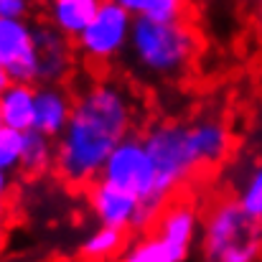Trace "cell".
Listing matches in <instances>:
<instances>
[{"mask_svg": "<svg viewBox=\"0 0 262 262\" xmlns=\"http://www.w3.org/2000/svg\"><path fill=\"white\" fill-rule=\"evenodd\" d=\"M51 166V150L46 143V135L38 130H26L23 135V153H20V168L28 178L43 173Z\"/></svg>", "mask_w": 262, "mask_h": 262, "instance_id": "14", "label": "cell"}, {"mask_svg": "<svg viewBox=\"0 0 262 262\" xmlns=\"http://www.w3.org/2000/svg\"><path fill=\"white\" fill-rule=\"evenodd\" d=\"M0 127H3V112H0Z\"/></svg>", "mask_w": 262, "mask_h": 262, "instance_id": "24", "label": "cell"}, {"mask_svg": "<svg viewBox=\"0 0 262 262\" xmlns=\"http://www.w3.org/2000/svg\"><path fill=\"white\" fill-rule=\"evenodd\" d=\"M115 3H120V5H122L125 10H130V13H133V10H135V13H143V10L150 5V0H115Z\"/></svg>", "mask_w": 262, "mask_h": 262, "instance_id": "18", "label": "cell"}, {"mask_svg": "<svg viewBox=\"0 0 262 262\" xmlns=\"http://www.w3.org/2000/svg\"><path fill=\"white\" fill-rule=\"evenodd\" d=\"M257 20H260V28H262V5H260V13H257Z\"/></svg>", "mask_w": 262, "mask_h": 262, "instance_id": "22", "label": "cell"}, {"mask_svg": "<svg viewBox=\"0 0 262 262\" xmlns=\"http://www.w3.org/2000/svg\"><path fill=\"white\" fill-rule=\"evenodd\" d=\"M204 255L224 262L257 260L262 255V222L245 211L239 199H216L206 214Z\"/></svg>", "mask_w": 262, "mask_h": 262, "instance_id": "2", "label": "cell"}, {"mask_svg": "<svg viewBox=\"0 0 262 262\" xmlns=\"http://www.w3.org/2000/svg\"><path fill=\"white\" fill-rule=\"evenodd\" d=\"M133 41H135V51L140 61L150 72H158V74L181 72L183 67L193 61V54L199 49V38H196V28L191 18L161 23L143 15L135 23Z\"/></svg>", "mask_w": 262, "mask_h": 262, "instance_id": "4", "label": "cell"}, {"mask_svg": "<svg viewBox=\"0 0 262 262\" xmlns=\"http://www.w3.org/2000/svg\"><path fill=\"white\" fill-rule=\"evenodd\" d=\"M89 201H92V209L97 211V216L110 224V227H122V229H130L133 232V222H135V214H138V204L140 199L104 178L99 181H92L89 186Z\"/></svg>", "mask_w": 262, "mask_h": 262, "instance_id": "8", "label": "cell"}, {"mask_svg": "<svg viewBox=\"0 0 262 262\" xmlns=\"http://www.w3.org/2000/svg\"><path fill=\"white\" fill-rule=\"evenodd\" d=\"M193 229H196L193 201L188 199L186 188H178L173 196H168V201L161 206L156 219L148 224L145 234L163 245V250L168 255V262H178L188 255V247H191V239H193Z\"/></svg>", "mask_w": 262, "mask_h": 262, "instance_id": "5", "label": "cell"}, {"mask_svg": "<svg viewBox=\"0 0 262 262\" xmlns=\"http://www.w3.org/2000/svg\"><path fill=\"white\" fill-rule=\"evenodd\" d=\"M127 242H130V229L104 224L97 234H92L82 245L79 257L82 260H112V257H120L122 250H127Z\"/></svg>", "mask_w": 262, "mask_h": 262, "instance_id": "13", "label": "cell"}, {"mask_svg": "<svg viewBox=\"0 0 262 262\" xmlns=\"http://www.w3.org/2000/svg\"><path fill=\"white\" fill-rule=\"evenodd\" d=\"M3 245H5V242H3V234H0V252H3Z\"/></svg>", "mask_w": 262, "mask_h": 262, "instance_id": "23", "label": "cell"}, {"mask_svg": "<svg viewBox=\"0 0 262 262\" xmlns=\"http://www.w3.org/2000/svg\"><path fill=\"white\" fill-rule=\"evenodd\" d=\"M102 0H54V23L67 36H79L97 15Z\"/></svg>", "mask_w": 262, "mask_h": 262, "instance_id": "12", "label": "cell"}, {"mask_svg": "<svg viewBox=\"0 0 262 262\" xmlns=\"http://www.w3.org/2000/svg\"><path fill=\"white\" fill-rule=\"evenodd\" d=\"M5 214H8V199H0V224H3Z\"/></svg>", "mask_w": 262, "mask_h": 262, "instance_id": "20", "label": "cell"}, {"mask_svg": "<svg viewBox=\"0 0 262 262\" xmlns=\"http://www.w3.org/2000/svg\"><path fill=\"white\" fill-rule=\"evenodd\" d=\"M23 130H15V127H8L3 125L0 127V168H13L15 163H20V153H23Z\"/></svg>", "mask_w": 262, "mask_h": 262, "instance_id": "15", "label": "cell"}, {"mask_svg": "<svg viewBox=\"0 0 262 262\" xmlns=\"http://www.w3.org/2000/svg\"><path fill=\"white\" fill-rule=\"evenodd\" d=\"M0 64L13 82H38V54L33 33L18 18H0Z\"/></svg>", "mask_w": 262, "mask_h": 262, "instance_id": "7", "label": "cell"}, {"mask_svg": "<svg viewBox=\"0 0 262 262\" xmlns=\"http://www.w3.org/2000/svg\"><path fill=\"white\" fill-rule=\"evenodd\" d=\"M72 117V102L51 87L36 92L33 99V130L43 135H56Z\"/></svg>", "mask_w": 262, "mask_h": 262, "instance_id": "9", "label": "cell"}, {"mask_svg": "<svg viewBox=\"0 0 262 262\" xmlns=\"http://www.w3.org/2000/svg\"><path fill=\"white\" fill-rule=\"evenodd\" d=\"M5 186L8 183H5V176H3V168H0V199H5V191H8Z\"/></svg>", "mask_w": 262, "mask_h": 262, "instance_id": "21", "label": "cell"}, {"mask_svg": "<svg viewBox=\"0 0 262 262\" xmlns=\"http://www.w3.org/2000/svg\"><path fill=\"white\" fill-rule=\"evenodd\" d=\"M239 204L245 206V211L250 216H255L257 222H262V168L250 178L245 193L239 196Z\"/></svg>", "mask_w": 262, "mask_h": 262, "instance_id": "16", "label": "cell"}, {"mask_svg": "<svg viewBox=\"0 0 262 262\" xmlns=\"http://www.w3.org/2000/svg\"><path fill=\"white\" fill-rule=\"evenodd\" d=\"M33 46L38 54V82H54L67 72L69 49L59 33L49 28H38L33 33Z\"/></svg>", "mask_w": 262, "mask_h": 262, "instance_id": "10", "label": "cell"}, {"mask_svg": "<svg viewBox=\"0 0 262 262\" xmlns=\"http://www.w3.org/2000/svg\"><path fill=\"white\" fill-rule=\"evenodd\" d=\"M130 125L133 107L122 89L99 84L84 92L72 104L67 135L56 153V173L72 186L92 183Z\"/></svg>", "mask_w": 262, "mask_h": 262, "instance_id": "1", "label": "cell"}, {"mask_svg": "<svg viewBox=\"0 0 262 262\" xmlns=\"http://www.w3.org/2000/svg\"><path fill=\"white\" fill-rule=\"evenodd\" d=\"M26 13V0H0V18H20Z\"/></svg>", "mask_w": 262, "mask_h": 262, "instance_id": "17", "label": "cell"}, {"mask_svg": "<svg viewBox=\"0 0 262 262\" xmlns=\"http://www.w3.org/2000/svg\"><path fill=\"white\" fill-rule=\"evenodd\" d=\"M33 99L36 92L31 84L15 82L0 94V112H3V125L15 127V130H31L33 127Z\"/></svg>", "mask_w": 262, "mask_h": 262, "instance_id": "11", "label": "cell"}, {"mask_svg": "<svg viewBox=\"0 0 262 262\" xmlns=\"http://www.w3.org/2000/svg\"><path fill=\"white\" fill-rule=\"evenodd\" d=\"M145 148L156 166V196L166 201L178 188H188L196 176L206 173V163L201 161L191 127L181 125H163L148 133Z\"/></svg>", "mask_w": 262, "mask_h": 262, "instance_id": "3", "label": "cell"}, {"mask_svg": "<svg viewBox=\"0 0 262 262\" xmlns=\"http://www.w3.org/2000/svg\"><path fill=\"white\" fill-rule=\"evenodd\" d=\"M127 28H130V10H125L115 0H107V3L99 5V10L92 18V23L77 36L79 38V49L87 54L89 59L104 61L115 51H120V46L127 38Z\"/></svg>", "mask_w": 262, "mask_h": 262, "instance_id": "6", "label": "cell"}, {"mask_svg": "<svg viewBox=\"0 0 262 262\" xmlns=\"http://www.w3.org/2000/svg\"><path fill=\"white\" fill-rule=\"evenodd\" d=\"M10 82H13V79H10V74H8V69H5V67L0 64V94H3L5 89L10 87Z\"/></svg>", "mask_w": 262, "mask_h": 262, "instance_id": "19", "label": "cell"}]
</instances>
